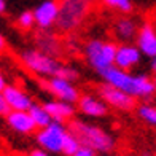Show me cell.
<instances>
[{"label": "cell", "instance_id": "1", "mask_svg": "<svg viewBox=\"0 0 156 156\" xmlns=\"http://www.w3.org/2000/svg\"><path fill=\"white\" fill-rule=\"evenodd\" d=\"M99 76L102 78L104 83H108L112 86L124 91L134 99L150 101L156 94L153 78L147 73H132L131 70H123L112 66L107 70H104Z\"/></svg>", "mask_w": 156, "mask_h": 156}, {"label": "cell", "instance_id": "2", "mask_svg": "<svg viewBox=\"0 0 156 156\" xmlns=\"http://www.w3.org/2000/svg\"><path fill=\"white\" fill-rule=\"evenodd\" d=\"M67 129L80 140V144L83 147H88L99 154H108L116 147L115 136L99 124L73 118L69 121Z\"/></svg>", "mask_w": 156, "mask_h": 156}, {"label": "cell", "instance_id": "3", "mask_svg": "<svg viewBox=\"0 0 156 156\" xmlns=\"http://www.w3.org/2000/svg\"><path fill=\"white\" fill-rule=\"evenodd\" d=\"M59 16L56 29L59 34H73L86 23L94 8V0H58Z\"/></svg>", "mask_w": 156, "mask_h": 156}, {"label": "cell", "instance_id": "4", "mask_svg": "<svg viewBox=\"0 0 156 156\" xmlns=\"http://www.w3.org/2000/svg\"><path fill=\"white\" fill-rule=\"evenodd\" d=\"M116 45L113 40L105 38H89L83 46V56L88 67L101 75L104 70L113 66L115 62Z\"/></svg>", "mask_w": 156, "mask_h": 156}, {"label": "cell", "instance_id": "5", "mask_svg": "<svg viewBox=\"0 0 156 156\" xmlns=\"http://www.w3.org/2000/svg\"><path fill=\"white\" fill-rule=\"evenodd\" d=\"M19 62L23 64V67L30 72L32 75L38 78H49L58 73L61 67V61L58 58H53L43 51H40L38 48H24L21 49L19 54Z\"/></svg>", "mask_w": 156, "mask_h": 156}, {"label": "cell", "instance_id": "6", "mask_svg": "<svg viewBox=\"0 0 156 156\" xmlns=\"http://www.w3.org/2000/svg\"><path fill=\"white\" fill-rule=\"evenodd\" d=\"M67 126L59 121H51L48 126L35 131V142L40 148L46 150L51 154H58L62 151V144L67 136Z\"/></svg>", "mask_w": 156, "mask_h": 156}, {"label": "cell", "instance_id": "7", "mask_svg": "<svg viewBox=\"0 0 156 156\" xmlns=\"http://www.w3.org/2000/svg\"><path fill=\"white\" fill-rule=\"evenodd\" d=\"M97 96L108 105V108L116 112H132L137 107V99L104 81L97 86Z\"/></svg>", "mask_w": 156, "mask_h": 156}, {"label": "cell", "instance_id": "8", "mask_svg": "<svg viewBox=\"0 0 156 156\" xmlns=\"http://www.w3.org/2000/svg\"><path fill=\"white\" fill-rule=\"evenodd\" d=\"M43 88L51 94L54 99H61L70 104H76L78 97H80V89L76 88L75 81L66 80L61 76H49L43 80Z\"/></svg>", "mask_w": 156, "mask_h": 156}, {"label": "cell", "instance_id": "9", "mask_svg": "<svg viewBox=\"0 0 156 156\" xmlns=\"http://www.w3.org/2000/svg\"><path fill=\"white\" fill-rule=\"evenodd\" d=\"M35 18V27L41 30L53 29L59 16V2L58 0H41L32 10Z\"/></svg>", "mask_w": 156, "mask_h": 156}, {"label": "cell", "instance_id": "10", "mask_svg": "<svg viewBox=\"0 0 156 156\" xmlns=\"http://www.w3.org/2000/svg\"><path fill=\"white\" fill-rule=\"evenodd\" d=\"M136 46L140 49L144 58H156V26L150 21H145L139 26L136 35Z\"/></svg>", "mask_w": 156, "mask_h": 156}, {"label": "cell", "instance_id": "11", "mask_svg": "<svg viewBox=\"0 0 156 156\" xmlns=\"http://www.w3.org/2000/svg\"><path fill=\"white\" fill-rule=\"evenodd\" d=\"M3 118L8 127L18 136H32L37 131V126L27 110H10Z\"/></svg>", "mask_w": 156, "mask_h": 156}, {"label": "cell", "instance_id": "12", "mask_svg": "<svg viewBox=\"0 0 156 156\" xmlns=\"http://www.w3.org/2000/svg\"><path fill=\"white\" fill-rule=\"evenodd\" d=\"M76 110L88 118H104L108 113V105L96 94H80L76 101Z\"/></svg>", "mask_w": 156, "mask_h": 156}, {"label": "cell", "instance_id": "13", "mask_svg": "<svg viewBox=\"0 0 156 156\" xmlns=\"http://www.w3.org/2000/svg\"><path fill=\"white\" fill-rule=\"evenodd\" d=\"M142 53L134 43H118L113 66L123 70H132L142 62Z\"/></svg>", "mask_w": 156, "mask_h": 156}, {"label": "cell", "instance_id": "14", "mask_svg": "<svg viewBox=\"0 0 156 156\" xmlns=\"http://www.w3.org/2000/svg\"><path fill=\"white\" fill-rule=\"evenodd\" d=\"M139 21L129 15L119 16L112 26V34L119 43H132L139 30Z\"/></svg>", "mask_w": 156, "mask_h": 156}, {"label": "cell", "instance_id": "15", "mask_svg": "<svg viewBox=\"0 0 156 156\" xmlns=\"http://www.w3.org/2000/svg\"><path fill=\"white\" fill-rule=\"evenodd\" d=\"M34 41H35V48H38L40 51L53 56V58L59 59V56L64 51V46H62V41L59 38V35L54 34L51 29H48V30L38 29V32L35 34V37H34Z\"/></svg>", "mask_w": 156, "mask_h": 156}, {"label": "cell", "instance_id": "16", "mask_svg": "<svg viewBox=\"0 0 156 156\" xmlns=\"http://www.w3.org/2000/svg\"><path fill=\"white\" fill-rule=\"evenodd\" d=\"M2 94L10 110H29L34 104L30 94L18 84H6Z\"/></svg>", "mask_w": 156, "mask_h": 156}, {"label": "cell", "instance_id": "17", "mask_svg": "<svg viewBox=\"0 0 156 156\" xmlns=\"http://www.w3.org/2000/svg\"><path fill=\"white\" fill-rule=\"evenodd\" d=\"M43 107L49 113V116L53 118V121H59V123H69L70 119L75 118L76 113V105L70 104L61 99H49V101L43 102Z\"/></svg>", "mask_w": 156, "mask_h": 156}, {"label": "cell", "instance_id": "18", "mask_svg": "<svg viewBox=\"0 0 156 156\" xmlns=\"http://www.w3.org/2000/svg\"><path fill=\"white\" fill-rule=\"evenodd\" d=\"M136 112L140 121H144L147 126L156 127V105L154 104L144 101V104H139L136 107Z\"/></svg>", "mask_w": 156, "mask_h": 156}, {"label": "cell", "instance_id": "19", "mask_svg": "<svg viewBox=\"0 0 156 156\" xmlns=\"http://www.w3.org/2000/svg\"><path fill=\"white\" fill-rule=\"evenodd\" d=\"M27 112H29V115L32 116L35 126H37V129H40V127H45V126H48L49 123L53 121V118L49 116V113H48L46 108L43 107V104H35V102H34Z\"/></svg>", "mask_w": 156, "mask_h": 156}, {"label": "cell", "instance_id": "20", "mask_svg": "<svg viewBox=\"0 0 156 156\" xmlns=\"http://www.w3.org/2000/svg\"><path fill=\"white\" fill-rule=\"evenodd\" d=\"M101 3L108 10L118 11L121 15H131L134 11V2L132 0H101Z\"/></svg>", "mask_w": 156, "mask_h": 156}, {"label": "cell", "instance_id": "21", "mask_svg": "<svg viewBox=\"0 0 156 156\" xmlns=\"http://www.w3.org/2000/svg\"><path fill=\"white\" fill-rule=\"evenodd\" d=\"M16 26L19 27L21 30H26L29 32L35 27V18H34V13L32 10H24L21 11L18 18H16Z\"/></svg>", "mask_w": 156, "mask_h": 156}, {"label": "cell", "instance_id": "22", "mask_svg": "<svg viewBox=\"0 0 156 156\" xmlns=\"http://www.w3.org/2000/svg\"><path fill=\"white\" fill-rule=\"evenodd\" d=\"M81 147V144H80V140H78L72 132H67V136H66V139H64V144H62V151L61 153H64L66 156H72L78 148Z\"/></svg>", "mask_w": 156, "mask_h": 156}, {"label": "cell", "instance_id": "23", "mask_svg": "<svg viewBox=\"0 0 156 156\" xmlns=\"http://www.w3.org/2000/svg\"><path fill=\"white\" fill-rule=\"evenodd\" d=\"M54 76H61V78H66V80H70V81H76L78 76H80V72L76 70V67L70 66V64H61L58 73Z\"/></svg>", "mask_w": 156, "mask_h": 156}, {"label": "cell", "instance_id": "24", "mask_svg": "<svg viewBox=\"0 0 156 156\" xmlns=\"http://www.w3.org/2000/svg\"><path fill=\"white\" fill-rule=\"evenodd\" d=\"M72 156H97V153L94 151V150H91V148H88V147H80L78 150L72 154Z\"/></svg>", "mask_w": 156, "mask_h": 156}, {"label": "cell", "instance_id": "25", "mask_svg": "<svg viewBox=\"0 0 156 156\" xmlns=\"http://www.w3.org/2000/svg\"><path fill=\"white\" fill-rule=\"evenodd\" d=\"M8 112H10V108H8V105H6V102H5V97H3L2 93H0V116H5Z\"/></svg>", "mask_w": 156, "mask_h": 156}, {"label": "cell", "instance_id": "26", "mask_svg": "<svg viewBox=\"0 0 156 156\" xmlns=\"http://www.w3.org/2000/svg\"><path fill=\"white\" fill-rule=\"evenodd\" d=\"M27 156H51V153H48L46 150H43V148H34V150L29 151V154Z\"/></svg>", "mask_w": 156, "mask_h": 156}, {"label": "cell", "instance_id": "27", "mask_svg": "<svg viewBox=\"0 0 156 156\" xmlns=\"http://www.w3.org/2000/svg\"><path fill=\"white\" fill-rule=\"evenodd\" d=\"M6 51V38L3 37V34L0 32V54H3Z\"/></svg>", "mask_w": 156, "mask_h": 156}, {"label": "cell", "instance_id": "28", "mask_svg": "<svg viewBox=\"0 0 156 156\" xmlns=\"http://www.w3.org/2000/svg\"><path fill=\"white\" fill-rule=\"evenodd\" d=\"M6 84H8V83H6V78H5V75H3L2 72H0V93L3 91V88L6 86Z\"/></svg>", "mask_w": 156, "mask_h": 156}, {"label": "cell", "instance_id": "29", "mask_svg": "<svg viewBox=\"0 0 156 156\" xmlns=\"http://www.w3.org/2000/svg\"><path fill=\"white\" fill-rule=\"evenodd\" d=\"M150 70H151V72H156V58L150 59Z\"/></svg>", "mask_w": 156, "mask_h": 156}, {"label": "cell", "instance_id": "30", "mask_svg": "<svg viewBox=\"0 0 156 156\" xmlns=\"http://www.w3.org/2000/svg\"><path fill=\"white\" fill-rule=\"evenodd\" d=\"M6 10V3H5V0H0V15H3Z\"/></svg>", "mask_w": 156, "mask_h": 156}, {"label": "cell", "instance_id": "31", "mask_svg": "<svg viewBox=\"0 0 156 156\" xmlns=\"http://www.w3.org/2000/svg\"><path fill=\"white\" fill-rule=\"evenodd\" d=\"M153 81H154V86H156V72H153Z\"/></svg>", "mask_w": 156, "mask_h": 156}, {"label": "cell", "instance_id": "32", "mask_svg": "<svg viewBox=\"0 0 156 156\" xmlns=\"http://www.w3.org/2000/svg\"><path fill=\"white\" fill-rule=\"evenodd\" d=\"M116 156H124V154H116Z\"/></svg>", "mask_w": 156, "mask_h": 156}, {"label": "cell", "instance_id": "33", "mask_svg": "<svg viewBox=\"0 0 156 156\" xmlns=\"http://www.w3.org/2000/svg\"><path fill=\"white\" fill-rule=\"evenodd\" d=\"M101 156H107V154H101Z\"/></svg>", "mask_w": 156, "mask_h": 156}]
</instances>
